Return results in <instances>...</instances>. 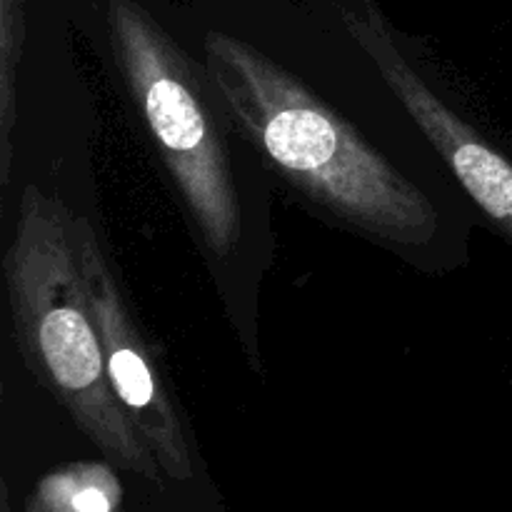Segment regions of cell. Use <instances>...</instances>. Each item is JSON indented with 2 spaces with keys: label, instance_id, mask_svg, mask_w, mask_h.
Masks as SVG:
<instances>
[{
  "label": "cell",
  "instance_id": "6da1fadb",
  "mask_svg": "<svg viewBox=\"0 0 512 512\" xmlns=\"http://www.w3.org/2000/svg\"><path fill=\"white\" fill-rule=\"evenodd\" d=\"M205 70L245 140L308 203L398 248L435 238L428 195L290 70L230 35L205 40Z\"/></svg>",
  "mask_w": 512,
  "mask_h": 512
},
{
  "label": "cell",
  "instance_id": "7a4b0ae2",
  "mask_svg": "<svg viewBox=\"0 0 512 512\" xmlns=\"http://www.w3.org/2000/svg\"><path fill=\"white\" fill-rule=\"evenodd\" d=\"M3 275L15 343L35 380L108 463L163 483V468L108 383L98 325L80 280L73 213L63 200L35 185L23 190Z\"/></svg>",
  "mask_w": 512,
  "mask_h": 512
},
{
  "label": "cell",
  "instance_id": "3957f363",
  "mask_svg": "<svg viewBox=\"0 0 512 512\" xmlns=\"http://www.w3.org/2000/svg\"><path fill=\"white\" fill-rule=\"evenodd\" d=\"M113 48L120 75L138 105L165 170L215 258H230L240 243V195L230 168L223 120L210 98L208 70L133 5L115 0Z\"/></svg>",
  "mask_w": 512,
  "mask_h": 512
},
{
  "label": "cell",
  "instance_id": "277c9868",
  "mask_svg": "<svg viewBox=\"0 0 512 512\" xmlns=\"http://www.w3.org/2000/svg\"><path fill=\"white\" fill-rule=\"evenodd\" d=\"M73 243L85 300L98 325L110 388L163 473L173 480H190L193 453L183 410L170 390L158 350L130 310L123 285L105 258L103 243L83 215H73Z\"/></svg>",
  "mask_w": 512,
  "mask_h": 512
},
{
  "label": "cell",
  "instance_id": "5b68a950",
  "mask_svg": "<svg viewBox=\"0 0 512 512\" xmlns=\"http://www.w3.org/2000/svg\"><path fill=\"white\" fill-rule=\"evenodd\" d=\"M353 30L373 58L380 78L423 130L428 143L512 243V160L430 88L428 80L400 55L388 33L378 25H355Z\"/></svg>",
  "mask_w": 512,
  "mask_h": 512
},
{
  "label": "cell",
  "instance_id": "8992f818",
  "mask_svg": "<svg viewBox=\"0 0 512 512\" xmlns=\"http://www.w3.org/2000/svg\"><path fill=\"white\" fill-rule=\"evenodd\" d=\"M123 485L113 463H70L35 483L25 512H120Z\"/></svg>",
  "mask_w": 512,
  "mask_h": 512
},
{
  "label": "cell",
  "instance_id": "52a82bcc",
  "mask_svg": "<svg viewBox=\"0 0 512 512\" xmlns=\"http://www.w3.org/2000/svg\"><path fill=\"white\" fill-rule=\"evenodd\" d=\"M0 512H13V510H10L8 488H5V485H3V490H0Z\"/></svg>",
  "mask_w": 512,
  "mask_h": 512
}]
</instances>
